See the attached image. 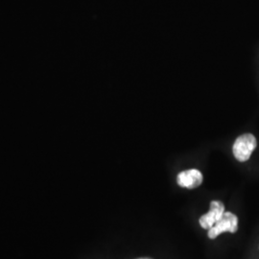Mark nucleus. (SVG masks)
I'll return each mask as SVG.
<instances>
[{"mask_svg":"<svg viewBox=\"0 0 259 259\" xmlns=\"http://www.w3.org/2000/svg\"><path fill=\"white\" fill-rule=\"evenodd\" d=\"M256 148V139L251 134L242 135L235 140L233 144V155L235 158L241 161H247L250 158L252 152Z\"/></svg>","mask_w":259,"mask_h":259,"instance_id":"obj_1","label":"nucleus"},{"mask_svg":"<svg viewBox=\"0 0 259 259\" xmlns=\"http://www.w3.org/2000/svg\"><path fill=\"white\" fill-rule=\"evenodd\" d=\"M238 230V218L232 212H225L221 219L208 230L207 236L210 239H215L223 232H229L234 233Z\"/></svg>","mask_w":259,"mask_h":259,"instance_id":"obj_2","label":"nucleus"},{"mask_svg":"<svg viewBox=\"0 0 259 259\" xmlns=\"http://www.w3.org/2000/svg\"><path fill=\"white\" fill-rule=\"evenodd\" d=\"M224 213H225V205L222 202L212 201L210 203V210L200 218L199 223L203 229L209 230L221 219Z\"/></svg>","mask_w":259,"mask_h":259,"instance_id":"obj_3","label":"nucleus"},{"mask_svg":"<svg viewBox=\"0 0 259 259\" xmlns=\"http://www.w3.org/2000/svg\"><path fill=\"white\" fill-rule=\"evenodd\" d=\"M178 185L185 188L193 189L202 185L203 175L197 169H190L181 172L177 177Z\"/></svg>","mask_w":259,"mask_h":259,"instance_id":"obj_4","label":"nucleus"},{"mask_svg":"<svg viewBox=\"0 0 259 259\" xmlns=\"http://www.w3.org/2000/svg\"><path fill=\"white\" fill-rule=\"evenodd\" d=\"M138 259H151V258H138Z\"/></svg>","mask_w":259,"mask_h":259,"instance_id":"obj_5","label":"nucleus"}]
</instances>
